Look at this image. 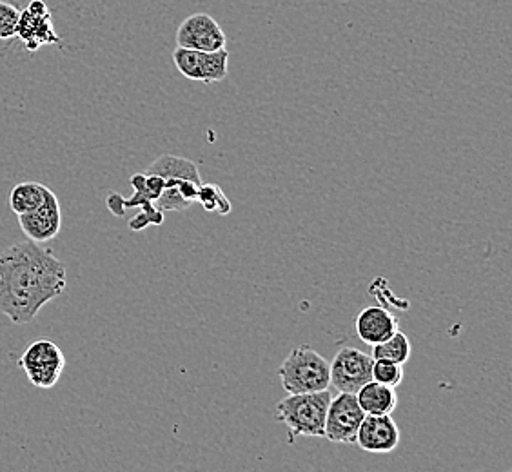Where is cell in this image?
I'll list each match as a JSON object with an SVG mask.
<instances>
[{
    "label": "cell",
    "instance_id": "7c38bea8",
    "mask_svg": "<svg viewBox=\"0 0 512 472\" xmlns=\"http://www.w3.org/2000/svg\"><path fill=\"white\" fill-rule=\"evenodd\" d=\"M356 400L365 414H391L398 405V394L394 387L371 380L356 393Z\"/></svg>",
    "mask_w": 512,
    "mask_h": 472
},
{
    "label": "cell",
    "instance_id": "3957f363",
    "mask_svg": "<svg viewBox=\"0 0 512 472\" xmlns=\"http://www.w3.org/2000/svg\"><path fill=\"white\" fill-rule=\"evenodd\" d=\"M278 376L287 394L316 393L331 385L329 362L309 345L295 347L280 365Z\"/></svg>",
    "mask_w": 512,
    "mask_h": 472
},
{
    "label": "cell",
    "instance_id": "8fae6325",
    "mask_svg": "<svg viewBox=\"0 0 512 472\" xmlns=\"http://www.w3.org/2000/svg\"><path fill=\"white\" fill-rule=\"evenodd\" d=\"M398 331V318L385 307H365L356 318V335L367 345L382 344Z\"/></svg>",
    "mask_w": 512,
    "mask_h": 472
},
{
    "label": "cell",
    "instance_id": "5b68a950",
    "mask_svg": "<svg viewBox=\"0 0 512 472\" xmlns=\"http://www.w3.org/2000/svg\"><path fill=\"white\" fill-rule=\"evenodd\" d=\"M373 362V356L355 347H342L329 364L331 385L338 393H358L367 382L373 380Z\"/></svg>",
    "mask_w": 512,
    "mask_h": 472
},
{
    "label": "cell",
    "instance_id": "52a82bcc",
    "mask_svg": "<svg viewBox=\"0 0 512 472\" xmlns=\"http://www.w3.org/2000/svg\"><path fill=\"white\" fill-rule=\"evenodd\" d=\"M15 37L31 53L39 51L42 46L60 44L59 33L53 28V15L44 0H31L24 11H20Z\"/></svg>",
    "mask_w": 512,
    "mask_h": 472
},
{
    "label": "cell",
    "instance_id": "ba28073f",
    "mask_svg": "<svg viewBox=\"0 0 512 472\" xmlns=\"http://www.w3.org/2000/svg\"><path fill=\"white\" fill-rule=\"evenodd\" d=\"M227 37L217 20L207 13L189 15L177 30V46L197 51L226 48Z\"/></svg>",
    "mask_w": 512,
    "mask_h": 472
},
{
    "label": "cell",
    "instance_id": "7402d4cb",
    "mask_svg": "<svg viewBox=\"0 0 512 472\" xmlns=\"http://www.w3.org/2000/svg\"><path fill=\"white\" fill-rule=\"evenodd\" d=\"M151 226V222H149L148 215L144 213V211H140L137 217L131 218V222H129V227L133 229V231H142V229H146V227Z\"/></svg>",
    "mask_w": 512,
    "mask_h": 472
},
{
    "label": "cell",
    "instance_id": "7a4b0ae2",
    "mask_svg": "<svg viewBox=\"0 0 512 472\" xmlns=\"http://www.w3.org/2000/svg\"><path fill=\"white\" fill-rule=\"evenodd\" d=\"M333 394L329 389L316 393L289 394L276 404V420L286 423L289 443L298 436H324L325 414Z\"/></svg>",
    "mask_w": 512,
    "mask_h": 472
},
{
    "label": "cell",
    "instance_id": "30bf717a",
    "mask_svg": "<svg viewBox=\"0 0 512 472\" xmlns=\"http://www.w3.org/2000/svg\"><path fill=\"white\" fill-rule=\"evenodd\" d=\"M355 443L365 453H393L400 445V429L391 414H365Z\"/></svg>",
    "mask_w": 512,
    "mask_h": 472
},
{
    "label": "cell",
    "instance_id": "6da1fadb",
    "mask_svg": "<svg viewBox=\"0 0 512 472\" xmlns=\"http://www.w3.org/2000/svg\"><path fill=\"white\" fill-rule=\"evenodd\" d=\"M66 286V267L37 242L26 240L0 253V313L13 324L33 322Z\"/></svg>",
    "mask_w": 512,
    "mask_h": 472
},
{
    "label": "cell",
    "instance_id": "9c48e42d",
    "mask_svg": "<svg viewBox=\"0 0 512 472\" xmlns=\"http://www.w3.org/2000/svg\"><path fill=\"white\" fill-rule=\"evenodd\" d=\"M19 224L26 238L37 244L50 242L59 235L62 227V211H60L59 198L50 187L46 191L44 202L37 209L19 215Z\"/></svg>",
    "mask_w": 512,
    "mask_h": 472
},
{
    "label": "cell",
    "instance_id": "44dd1931",
    "mask_svg": "<svg viewBox=\"0 0 512 472\" xmlns=\"http://www.w3.org/2000/svg\"><path fill=\"white\" fill-rule=\"evenodd\" d=\"M108 207L111 209V213L113 215H117V217H122L124 215V198L120 197V195H115V193H111L108 198Z\"/></svg>",
    "mask_w": 512,
    "mask_h": 472
},
{
    "label": "cell",
    "instance_id": "d6986e66",
    "mask_svg": "<svg viewBox=\"0 0 512 472\" xmlns=\"http://www.w3.org/2000/svg\"><path fill=\"white\" fill-rule=\"evenodd\" d=\"M20 11L10 2L0 0V40H10L17 33Z\"/></svg>",
    "mask_w": 512,
    "mask_h": 472
},
{
    "label": "cell",
    "instance_id": "ffe728a7",
    "mask_svg": "<svg viewBox=\"0 0 512 472\" xmlns=\"http://www.w3.org/2000/svg\"><path fill=\"white\" fill-rule=\"evenodd\" d=\"M164 187H166V180H164V178L153 175V173L146 175V186H144V189L148 191L155 202H157L158 197L162 195Z\"/></svg>",
    "mask_w": 512,
    "mask_h": 472
},
{
    "label": "cell",
    "instance_id": "8992f818",
    "mask_svg": "<svg viewBox=\"0 0 512 472\" xmlns=\"http://www.w3.org/2000/svg\"><path fill=\"white\" fill-rule=\"evenodd\" d=\"M364 418V409L358 404L356 394L338 393L327 407L324 436L329 442L353 445Z\"/></svg>",
    "mask_w": 512,
    "mask_h": 472
},
{
    "label": "cell",
    "instance_id": "ac0fdd59",
    "mask_svg": "<svg viewBox=\"0 0 512 472\" xmlns=\"http://www.w3.org/2000/svg\"><path fill=\"white\" fill-rule=\"evenodd\" d=\"M373 380L378 384L398 387L404 382V365L391 360H375L373 362Z\"/></svg>",
    "mask_w": 512,
    "mask_h": 472
},
{
    "label": "cell",
    "instance_id": "5bb4252c",
    "mask_svg": "<svg viewBox=\"0 0 512 472\" xmlns=\"http://www.w3.org/2000/svg\"><path fill=\"white\" fill-rule=\"evenodd\" d=\"M46 191H48V187L44 186V184H39V182H20V184L11 189V211L17 217L24 215V213H30V211L37 209L44 202Z\"/></svg>",
    "mask_w": 512,
    "mask_h": 472
},
{
    "label": "cell",
    "instance_id": "4fadbf2b",
    "mask_svg": "<svg viewBox=\"0 0 512 472\" xmlns=\"http://www.w3.org/2000/svg\"><path fill=\"white\" fill-rule=\"evenodd\" d=\"M148 173L158 175L164 180H191L195 184H202V178L198 173L197 164L189 158L177 157V155H160L149 166Z\"/></svg>",
    "mask_w": 512,
    "mask_h": 472
},
{
    "label": "cell",
    "instance_id": "277c9868",
    "mask_svg": "<svg viewBox=\"0 0 512 472\" xmlns=\"http://www.w3.org/2000/svg\"><path fill=\"white\" fill-rule=\"evenodd\" d=\"M19 365L31 384L39 389H51L59 384L66 367V356L53 340L40 338L26 347Z\"/></svg>",
    "mask_w": 512,
    "mask_h": 472
},
{
    "label": "cell",
    "instance_id": "9a60e30c",
    "mask_svg": "<svg viewBox=\"0 0 512 472\" xmlns=\"http://www.w3.org/2000/svg\"><path fill=\"white\" fill-rule=\"evenodd\" d=\"M229 73V51L226 48L217 51H200L198 60V82L215 84L226 80Z\"/></svg>",
    "mask_w": 512,
    "mask_h": 472
},
{
    "label": "cell",
    "instance_id": "e0dca14e",
    "mask_svg": "<svg viewBox=\"0 0 512 472\" xmlns=\"http://www.w3.org/2000/svg\"><path fill=\"white\" fill-rule=\"evenodd\" d=\"M197 202H200L209 213H220V215H229L231 213V202L227 200L224 191L215 184H202L198 189Z\"/></svg>",
    "mask_w": 512,
    "mask_h": 472
},
{
    "label": "cell",
    "instance_id": "2e32d148",
    "mask_svg": "<svg viewBox=\"0 0 512 472\" xmlns=\"http://www.w3.org/2000/svg\"><path fill=\"white\" fill-rule=\"evenodd\" d=\"M411 342L409 338L400 333V329L394 333L393 336H389L382 344L373 345V360H391L396 364H407L409 358H411Z\"/></svg>",
    "mask_w": 512,
    "mask_h": 472
}]
</instances>
